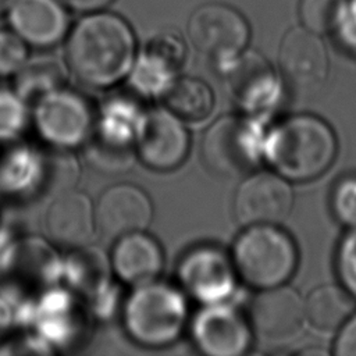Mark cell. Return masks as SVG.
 <instances>
[{
  "mask_svg": "<svg viewBox=\"0 0 356 356\" xmlns=\"http://www.w3.org/2000/svg\"><path fill=\"white\" fill-rule=\"evenodd\" d=\"M136 57L134 29L115 13H86L68 31L65 60L83 83L110 86L129 74Z\"/></svg>",
  "mask_w": 356,
  "mask_h": 356,
  "instance_id": "cell-1",
  "label": "cell"
},
{
  "mask_svg": "<svg viewBox=\"0 0 356 356\" xmlns=\"http://www.w3.org/2000/svg\"><path fill=\"white\" fill-rule=\"evenodd\" d=\"M338 150L332 128L321 118L293 115L266 136L263 154L277 174L291 181H310L324 174Z\"/></svg>",
  "mask_w": 356,
  "mask_h": 356,
  "instance_id": "cell-2",
  "label": "cell"
},
{
  "mask_svg": "<svg viewBox=\"0 0 356 356\" xmlns=\"http://www.w3.org/2000/svg\"><path fill=\"white\" fill-rule=\"evenodd\" d=\"M298 264L293 239L274 224L249 225L234 246V266L252 286L284 285Z\"/></svg>",
  "mask_w": 356,
  "mask_h": 356,
  "instance_id": "cell-3",
  "label": "cell"
},
{
  "mask_svg": "<svg viewBox=\"0 0 356 356\" xmlns=\"http://www.w3.org/2000/svg\"><path fill=\"white\" fill-rule=\"evenodd\" d=\"M186 317L182 295L167 284L146 282L131 293L124 321L128 334L140 345L164 346L181 332Z\"/></svg>",
  "mask_w": 356,
  "mask_h": 356,
  "instance_id": "cell-4",
  "label": "cell"
},
{
  "mask_svg": "<svg viewBox=\"0 0 356 356\" xmlns=\"http://www.w3.org/2000/svg\"><path fill=\"white\" fill-rule=\"evenodd\" d=\"M186 31L193 47L217 68L242 53L250 39V25L245 15L220 1L196 7L189 15Z\"/></svg>",
  "mask_w": 356,
  "mask_h": 356,
  "instance_id": "cell-5",
  "label": "cell"
},
{
  "mask_svg": "<svg viewBox=\"0 0 356 356\" xmlns=\"http://www.w3.org/2000/svg\"><path fill=\"white\" fill-rule=\"evenodd\" d=\"M264 139L254 122L241 117L216 121L202 140V159L216 174L235 177L250 170L263 154Z\"/></svg>",
  "mask_w": 356,
  "mask_h": 356,
  "instance_id": "cell-6",
  "label": "cell"
},
{
  "mask_svg": "<svg viewBox=\"0 0 356 356\" xmlns=\"http://www.w3.org/2000/svg\"><path fill=\"white\" fill-rule=\"evenodd\" d=\"M278 63L285 82L300 95H313L327 82L330 60L318 33L302 26L282 38Z\"/></svg>",
  "mask_w": 356,
  "mask_h": 356,
  "instance_id": "cell-7",
  "label": "cell"
},
{
  "mask_svg": "<svg viewBox=\"0 0 356 356\" xmlns=\"http://www.w3.org/2000/svg\"><path fill=\"white\" fill-rule=\"evenodd\" d=\"M227 92L248 113L270 108L280 96V79L270 63L256 50H243L218 68Z\"/></svg>",
  "mask_w": 356,
  "mask_h": 356,
  "instance_id": "cell-8",
  "label": "cell"
},
{
  "mask_svg": "<svg viewBox=\"0 0 356 356\" xmlns=\"http://www.w3.org/2000/svg\"><path fill=\"white\" fill-rule=\"evenodd\" d=\"M135 138L140 160L153 170L178 167L189 149V136L181 118L168 108H153L142 114Z\"/></svg>",
  "mask_w": 356,
  "mask_h": 356,
  "instance_id": "cell-9",
  "label": "cell"
},
{
  "mask_svg": "<svg viewBox=\"0 0 356 356\" xmlns=\"http://www.w3.org/2000/svg\"><path fill=\"white\" fill-rule=\"evenodd\" d=\"M35 124L43 139L64 149L79 145L88 136L92 114L79 95L58 88L39 99Z\"/></svg>",
  "mask_w": 356,
  "mask_h": 356,
  "instance_id": "cell-10",
  "label": "cell"
},
{
  "mask_svg": "<svg viewBox=\"0 0 356 356\" xmlns=\"http://www.w3.org/2000/svg\"><path fill=\"white\" fill-rule=\"evenodd\" d=\"M293 193L288 181L280 174L256 172L238 186L234 209L245 225H261L284 221L292 210Z\"/></svg>",
  "mask_w": 356,
  "mask_h": 356,
  "instance_id": "cell-11",
  "label": "cell"
},
{
  "mask_svg": "<svg viewBox=\"0 0 356 356\" xmlns=\"http://www.w3.org/2000/svg\"><path fill=\"white\" fill-rule=\"evenodd\" d=\"M252 327L267 343L295 339L306 323L305 300L293 289L280 285L263 289L252 302Z\"/></svg>",
  "mask_w": 356,
  "mask_h": 356,
  "instance_id": "cell-12",
  "label": "cell"
},
{
  "mask_svg": "<svg viewBox=\"0 0 356 356\" xmlns=\"http://www.w3.org/2000/svg\"><path fill=\"white\" fill-rule=\"evenodd\" d=\"M68 11L61 0H13L6 15L8 26L29 46L47 49L68 35Z\"/></svg>",
  "mask_w": 356,
  "mask_h": 356,
  "instance_id": "cell-13",
  "label": "cell"
},
{
  "mask_svg": "<svg viewBox=\"0 0 356 356\" xmlns=\"http://www.w3.org/2000/svg\"><path fill=\"white\" fill-rule=\"evenodd\" d=\"M179 281L200 302L220 303L234 289V270L227 256L211 246L189 252L179 264Z\"/></svg>",
  "mask_w": 356,
  "mask_h": 356,
  "instance_id": "cell-14",
  "label": "cell"
},
{
  "mask_svg": "<svg viewBox=\"0 0 356 356\" xmlns=\"http://www.w3.org/2000/svg\"><path fill=\"white\" fill-rule=\"evenodd\" d=\"M152 220V203L147 195L135 185L120 184L108 188L95 207V221L107 238L143 231Z\"/></svg>",
  "mask_w": 356,
  "mask_h": 356,
  "instance_id": "cell-15",
  "label": "cell"
},
{
  "mask_svg": "<svg viewBox=\"0 0 356 356\" xmlns=\"http://www.w3.org/2000/svg\"><path fill=\"white\" fill-rule=\"evenodd\" d=\"M185 60V44L174 31L156 33L135 57L131 68L132 85L147 95L164 92Z\"/></svg>",
  "mask_w": 356,
  "mask_h": 356,
  "instance_id": "cell-16",
  "label": "cell"
},
{
  "mask_svg": "<svg viewBox=\"0 0 356 356\" xmlns=\"http://www.w3.org/2000/svg\"><path fill=\"white\" fill-rule=\"evenodd\" d=\"M193 338L206 355L238 356L249 348L250 331L238 312L225 305L211 303L196 316Z\"/></svg>",
  "mask_w": 356,
  "mask_h": 356,
  "instance_id": "cell-17",
  "label": "cell"
},
{
  "mask_svg": "<svg viewBox=\"0 0 356 356\" xmlns=\"http://www.w3.org/2000/svg\"><path fill=\"white\" fill-rule=\"evenodd\" d=\"M95 225V209L89 197L79 192L60 193L46 214L47 235L63 248L75 249L86 245Z\"/></svg>",
  "mask_w": 356,
  "mask_h": 356,
  "instance_id": "cell-18",
  "label": "cell"
},
{
  "mask_svg": "<svg viewBox=\"0 0 356 356\" xmlns=\"http://www.w3.org/2000/svg\"><path fill=\"white\" fill-rule=\"evenodd\" d=\"M117 275L132 285L153 281L163 267V252L159 243L143 231L118 238L111 257Z\"/></svg>",
  "mask_w": 356,
  "mask_h": 356,
  "instance_id": "cell-19",
  "label": "cell"
},
{
  "mask_svg": "<svg viewBox=\"0 0 356 356\" xmlns=\"http://www.w3.org/2000/svg\"><path fill=\"white\" fill-rule=\"evenodd\" d=\"M353 313L355 298L343 286H317L305 300L306 321L320 331L339 330Z\"/></svg>",
  "mask_w": 356,
  "mask_h": 356,
  "instance_id": "cell-20",
  "label": "cell"
},
{
  "mask_svg": "<svg viewBox=\"0 0 356 356\" xmlns=\"http://www.w3.org/2000/svg\"><path fill=\"white\" fill-rule=\"evenodd\" d=\"M164 97L167 108L186 121H202L214 107L211 89L203 81L191 76L174 79L164 90Z\"/></svg>",
  "mask_w": 356,
  "mask_h": 356,
  "instance_id": "cell-21",
  "label": "cell"
},
{
  "mask_svg": "<svg viewBox=\"0 0 356 356\" xmlns=\"http://www.w3.org/2000/svg\"><path fill=\"white\" fill-rule=\"evenodd\" d=\"M70 284L79 292L95 295L102 291L110 278V263L106 254L93 246L75 248L65 263Z\"/></svg>",
  "mask_w": 356,
  "mask_h": 356,
  "instance_id": "cell-22",
  "label": "cell"
},
{
  "mask_svg": "<svg viewBox=\"0 0 356 356\" xmlns=\"http://www.w3.org/2000/svg\"><path fill=\"white\" fill-rule=\"evenodd\" d=\"M15 86L21 96L33 99L61 88L64 82V71L54 60H33L15 74Z\"/></svg>",
  "mask_w": 356,
  "mask_h": 356,
  "instance_id": "cell-23",
  "label": "cell"
},
{
  "mask_svg": "<svg viewBox=\"0 0 356 356\" xmlns=\"http://www.w3.org/2000/svg\"><path fill=\"white\" fill-rule=\"evenodd\" d=\"M15 270L22 280L42 285L54 281L57 260L51 249L40 241H26L15 254Z\"/></svg>",
  "mask_w": 356,
  "mask_h": 356,
  "instance_id": "cell-24",
  "label": "cell"
},
{
  "mask_svg": "<svg viewBox=\"0 0 356 356\" xmlns=\"http://www.w3.org/2000/svg\"><path fill=\"white\" fill-rule=\"evenodd\" d=\"M348 0H300L299 18L302 25L318 35L334 32Z\"/></svg>",
  "mask_w": 356,
  "mask_h": 356,
  "instance_id": "cell-25",
  "label": "cell"
},
{
  "mask_svg": "<svg viewBox=\"0 0 356 356\" xmlns=\"http://www.w3.org/2000/svg\"><path fill=\"white\" fill-rule=\"evenodd\" d=\"M29 44L10 26L0 28V78L15 75L28 61Z\"/></svg>",
  "mask_w": 356,
  "mask_h": 356,
  "instance_id": "cell-26",
  "label": "cell"
},
{
  "mask_svg": "<svg viewBox=\"0 0 356 356\" xmlns=\"http://www.w3.org/2000/svg\"><path fill=\"white\" fill-rule=\"evenodd\" d=\"M49 156L50 157L44 164V184L51 191L63 193L68 191V188L76 181L78 165L75 160L64 150H56Z\"/></svg>",
  "mask_w": 356,
  "mask_h": 356,
  "instance_id": "cell-27",
  "label": "cell"
},
{
  "mask_svg": "<svg viewBox=\"0 0 356 356\" xmlns=\"http://www.w3.org/2000/svg\"><path fill=\"white\" fill-rule=\"evenodd\" d=\"M334 217L346 227H356V175L341 178L331 192Z\"/></svg>",
  "mask_w": 356,
  "mask_h": 356,
  "instance_id": "cell-28",
  "label": "cell"
},
{
  "mask_svg": "<svg viewBox=\"0 0 356 356\" xmlns=\"http://www.w3.org/2000/svg\"><path fill=\"white\" fill-rule=\"evenodd\" d=\"M337 273L342 286L356 300V227L350 228L338 246Z\"/></svg>",
  "mask_w": 356,
  "mask_h": 356,
  "instance_id": "cell-29",
  "label": "cell"
},
{
  "mask_svg": "<svg viewBox=\"0 0 356 356\" xmlns=\"http://www.w3.org/2000/svg\"><path fill=\"white\" fill-rule=\"evenodd\" d=\"M25 122V110L21 100L7 90H0V140L19 134Z\"/></svg>",
  "mask_w": 356,
  "mask_h": 356,
  "instance_id": "cell-30",
  "label": "cell"
},
{
  "mask_svg": "<svg viewBox=\"0 0 356 356\" xmlns=\"http://www.w3.org/2000/svg\"><path fill=\"white\" fill-rule=\"evenodd\" d=\"M339 44L356 54V0H348L346 8L334 29Z\"/></svg>",
  "mask_w": 356,
  "mask_h": 356,
  "instance_id": "cell-31",
  "label": "cell"
},
{
  "mask_svg": "<svg viewBox=\"0 0 356 356\" xmlns=\"http://www.w3.org/2000/svg\"><path fill=\"white\" fill-rule=\"evenodd\" d=\"M334 353L338 356H356V313L339 328L334 342Z\"/></svg>",
  "mask_w": 356,
  "mask_h": 356,
  "instance_id": "cell-32",
  "label": "cell"
},
{
  "mask_svg": "<svg viewBox=\"0 0 356 356\" xmlns=\"http://www.w3.org/2000/svg\"><path fill=\"white\" fill-rule=\"evenodd\" d=\"M70 11L75 13H93L106 10L114 0H61Z\"/></svg>",
  "mask_w": 356,
  "mask_h": 356,
  "instance_id": "cell-33",
  "label": "cell"
},
{
  "mask_svg": "<svg viewBox=\"0 0 356 356\" xmlns=\"http://www.w3.org/2000/svg\"><path fill=\"white\" fill-rule=\"evenodd\" d=\"M11 3H13V0H0V17L7 13Z\"/></svg>",
  "mask_w": 356,
  "mask_h": 356,
  "instance_id": "cell-34",
  "label": "cell"
}]
</instances>
